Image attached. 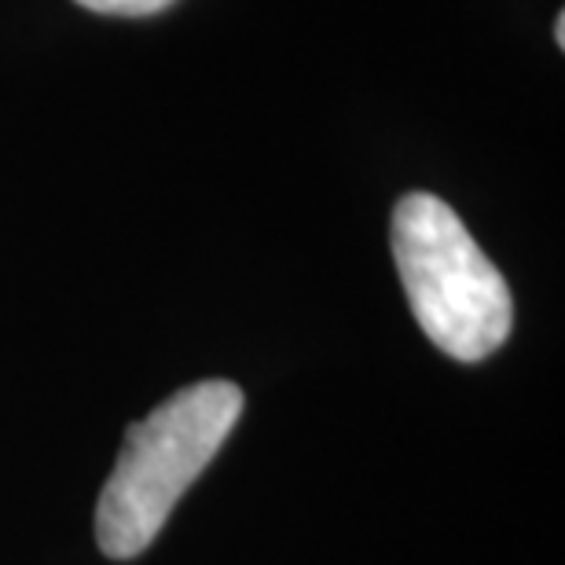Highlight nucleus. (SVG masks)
I'll return each instance as SVG.
<instances>
[{"label": "nucleus", "mask_w": 565, "mask_h": 565, "mask_svg": "<svg viewBox=\"0 0 565 565\" xmlns=\"http://www.w3.org/2000/svg\"><path fill=\"white\" fill-rule=\"evenodd\" d=\"M88 11H99V15H154V11H166L173 0H77Z\"/></svg>", "instance_id": "7ed1b4c3"}, {"label": "nucleus", "mask_w": 565, "mask_h": 565, "mask_svg": "<svg viewBox=\"0 0 565 565\" xmlns=\"http://www.w3.org/2000/svg\"><path fill=\"white\" fill-rule=\"evenodd\" d=\"M555 41H558V49L565 44V15H558V22H555Z\"/></svg>", "instance_id": "20e7f679"}, {"label": "nucleus", "mask_w": 565, "mask_h": 565, "mask_svg": "<svg viewBox=\"0 0 565 565\" xmlns=\"http://www.w3.org/2000/svg\"><path fill=\"white\" fill-rule=\"evenodd\" d=\"M243 415L235 382H195L132 423L96 507L99 551L115 562L137 558L162 533L177 500L217 456Z\"/></svg>", "instance_id": "f257e3e1"}, {"label": "nucleus", "mask_w": 565, "mask_h": 565, "mask_svg": "<svg viewBox=\"0 0 565 565\" xmlns=\"http://www.w3.org/2000/svg\"><path fill=\"white\" fill-rule=\"evenodd\" d=\"M393 257L415 320L440 353L478 364L507 342L511 290L448 202L404 195L393 210Z\"/></svg>", "instance_id": "f03ea898"}]
</instances>
